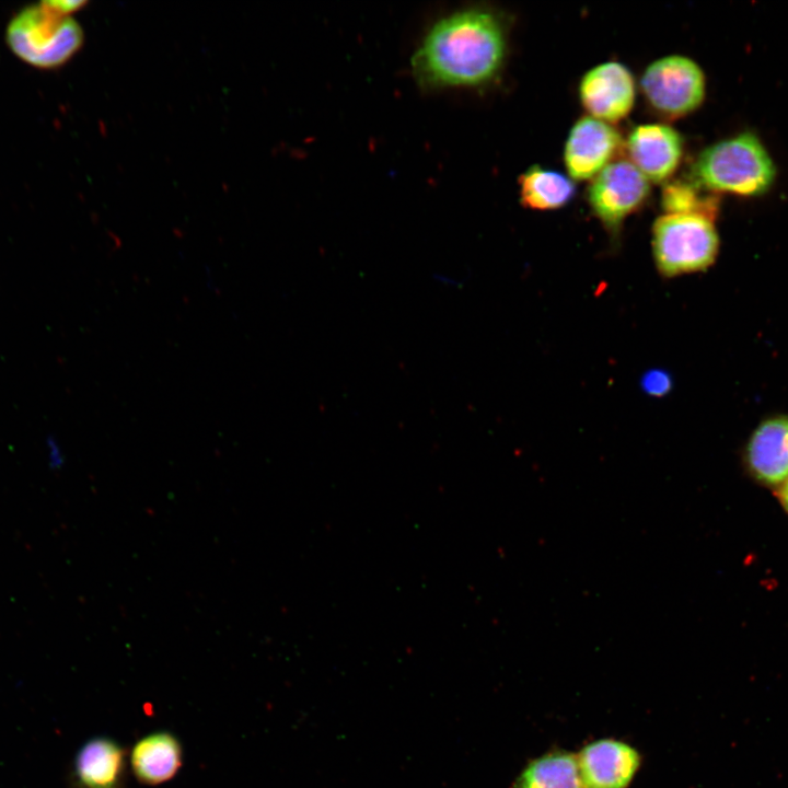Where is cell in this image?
Listing matches in <instances>:
<instances>
[{
  "instance_id": "30bf717a",
  "label": "cell",
  "mask_w": 788,
  "mask_h": 788,
  "mask_svg": "<svg viewBox=\"0 0 788 788\" xmlns=\"http://www.w3.org/2000/svg\"><path fill=\"white\" fill-rule=\"evenodd\" d=\"M748 473L758 484L777 489L788 478V416L761 422L744 451Z\"/></svg>"
},
{
  "instance_id": "5bb4252c",
  "label": "cell",
  "mask_w": 788,
  "mask_h": 788,
  "mask_svg": "<svg viewBox=\"0 0 788 788\" xmlns=\"http://www.w3.org/2000/svg\"><path fill=\"white\" fill-rule=\"evenodd\" d=\"M576 194V185L569 176L542 167L530 166L519 177V195L522 205L532 210H555L567 205Z\"/></svg>"
},
{
  "instance_id": "ac0fdd59",
  "label": "cell",
  "mask_w": 788,
  "mask_h": 788,
  "mask_svg": "<svg viewBox=\"0 0 788 788\" xmlns=\"http://www.w3.org/2000/svg\"><path fill=\"white\" fill-rule=\"evenodd\" d=\"M43 3L51 11L63 16H71L72 13L88 4V2L83 0H46L43 1Z\"/></svg>"
},
{
  "instance_id": "3957f363",
  "label": "cell",
  "mask_w": 788,
  "mask_h": 788,
  "mask_svg": "<svg viewBox=\"0 0 788 788\" xmlns=\"http://www.w3.org/2000/svg\"><path fill=\"white\" fill-rule=\"evenodd\" d=\"M11 53L39 70L58 69L81 49L84 33L72 16L60 15L43 1L19 9L4 31Z\"/></svg>"
},
{
  "instance_id": "7a4b0ae2",
  "label": "cell",
  "mask_w": 788,
  "mask_h": 788,
  "mask_svg": "<svg viewBox=\"0 0 788 788\" xmlns=\"http://www.w3.org/2000/svg\"><path fill=\"white\" fill-rule=\"evenodd\" d=\"M775 173L760 139L743 132L703 150L691 167L690 181L705 190L756 196L769 189Z\"/></svg>"
},
{
  "instance_id": "e0dca14e",
  "label": "cell",
  "mask_w": 788,
  "mask_h": 788,
  "mask_svg": "<svg viewBox=\"0 0 788 788\" xmlns=\"http://www.w3.org/2000/svg\"><path fill=\"white\" fill-rule=\"evenodd\" d=\"M641 385L646 393L658 396L669 392L672 381L665 371L657 369L648 371L644 375Z\"/></svg>"
},
{
  "instance_id": "4fadbf2b",
  "label": "cell",
  "mask_w": 788,
  "mask_h": 788,
  "mask_svg": "<svg viewBox=\"0 0 788 788\" xmlns=\"http://www.w3.org/2000/svg\"><path fill=\"white\" fill-rule=\"evenodd\" d=\"M136 778L146 785H159L173 778L182 765V746L167 731H157L140 739L130 755Z\"/></svg>"
},
{
  "instance_id": "2e32d148",
  "label": "cell",
  "mask_w": 788,
  "mask_h": 788,
  "mask_svg": "<svg viewBox=\"0 0 788 788\" xmlns=\"http://www.w3.org/2000/svg\"><path fill=\"white\" fill-rule=\"evenodd\" d=\"M661 207L664 213H697L715 219L718 199L690 179L668 181L661 192Z\"/></svg>"
},
{
  "instance_id": "d6986e66",
  "label": "cell",
  "mask_w": 788,
  "mask_h": 788,
  "mask_svg": "<svg viewBox=\"0 0 788 788\" xmlns=\"http://www.w3.org/2000/svg\"><path fill=\"white\" fill-rule=\"evenodd\" d=\"M776 490L781 507L788 513V478Z\"/></svg>"
},
{
  "instance_id": "9a60e30c",
  "label": "cell",
  "mask_w": 788,
  "mask_h": 788,
  "mask_svg": "<svg viewBox=\"0 0 788 788\" xmlns=\"http://www.w3.org/2000/svg\"><path fill=\"white\" fill-rule=\"evenodd\" d=\"M515 788H583L577 756L554 752L534 760L518 778Z\"/></svg>"
},
{
  "instance_id": "5b68a950",
  "label": "cell",
  "mask_w": 788,
  "mask_h": 788,
  "mask_svg": "<svg viewBox=\"0 0 788 788\" xmlns=\"http://www.w3.org/2000/svg\"><path fill=\"white\" fill-rule=\"evenodd\" d=\"M640 89L654 112L674 119L694 112L703 103L706 80L693 59L668 55L648 65L640 79Z\"/></svg>"
},
{
  "instance_id": "8fae6325",
  "label": "cell",
  "mask_w": 788,
  "mask_h": 788,
  "mask_svg": "<svg viewBox=\"0 0 788 788\" xmlns=\"http://www.w3.org/2000/svg\"><path fill=\"white\" fill-rule=\"evenodd\" d=\"M577 763L583 788H626L639 767L640 756L628 744L605 739L586 745Z\"/></svg>"
},
{
  "instance_id": "9c48e42d",
  "label": "cell",
  "mask_w": 788,
  "mask_h": 788,
  "mask_svg": "<svg viewBox=\"0 0 788 788\" xmlns=\"http://www.w3.org/2000/svg\"><path fill=\"white\" fill-rule=\"evenodd\" d=\"M629 162L653 183L668 182L680 165L683 138L667 124L636 126L625 143Z\"/></svg>"
},
{
  "instance_id": "7c38bea8",
  "label": "cell",
  "mask_w": 788,
  "mask_h": 788,
  "mask_svg": "<svg viewBox=\"0 0 788 788\" xmlns=\"http://www.w3.org/2000/svg\"><path fill=\"white\" fill-rule=\"evenodd\" d=\"M124 749L111 738L95 737L80 746L70 769V788H123Z\"/></svg>"
},
{
  "instance_id": "ba28073f",
  "label": "cell",
  "mask_w": 788,
  "mask_h": 788,
  "mask_svg": "<svg viewBox=\"0 0 788 788\" xmlns=\"http://www.w3.org/2000/svg\"><path fill=\"white\" fill-rule=\"evenodd\" d=\"M622 137L612 124L591 116L579 118L570 128L564 147V163L571 179H592L622 147Z\"/></svg>"
},
{
  "instance_id": "8992f818",
  "label": "cell",
  "mask_w": 788,
  "mask_h": 788,
  "mask_svg": "<svg viewBox=\"0 0 788 788\" xmlns=\"http://www.w3.org/2000/svg\"><path fill=\"white\" fill-rule=\"evenodd\" d=\"M649 194L650 182L629 161L621 160L611 162L591 179L587 200L594 216L614 234Z\"/></svg>"
},
{
  "instance_id": "6da1fadb",
  "label": "cell",
  "mask_w": 788,
  "mask_h": 788,
  "mask_svg": "<svg viewBox=\"0 0 788 788\" xmlns=\"http://www.w3.org/2000/svg\"><path fill=\"white\" fill-rule=\"evenodd\" d=\"M507 55V18L489 7H468L429 27L412 57V73L427 91L480 89L499 77Z\"/></svg>"
},
{
  "instance_id": "277c9868",
  "label": "cell",
  "mask_w": 788,
  "mask_h": 788,
  "mask_svg": "<svg viewBox=\"0 0 788 788\" xmlns=\"http://www.w3.org/2000/svg\"><path fill=\"white\" fill-rule=\"evenodd\" d=\"M714 219L697 213H663L652 225V253L658 271L675 277L704 270L718 253Z\"/></svg>"
},
{
  "instance_id": "52a82bcc",
  "label": "cell",
  "mask_w": 788,
  "mask_h": 788,
  "mask_svg": "<svg viewBox=\"0 0 788 788\" xmlns=\"http://www.w3.org/2000/svg\"><path fill=\"white\" fill-rule=\"evenodd\" d=\"M578 92L589 116L612 124L625 118L633 109L636 84L625 65L606 61L583 74Z\"/></svg>"
}]
</instances>
